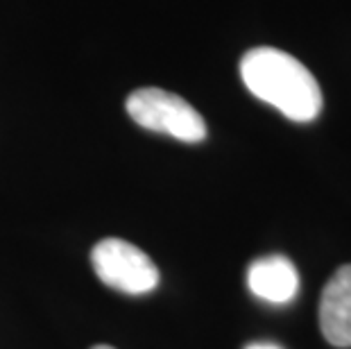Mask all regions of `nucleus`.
<instances>
[{
  "label": "nucleus",
  "instance_id": "obj_1",
  "mask_svg": "<svg viewBox=\"0 0 351 349\" xmlns=\"http://www.w3.org/2000/svg\"><path fill=\"white\" fill-rule=\"evenodd\" d=\"M241 77L252 95L295 123H308L322 111V88L317 80L300 59L279 48H254L245 53Z\"/></svg>",
  "mask_w": 351,
  "mask_h": 349
},
{
  "label": "nucleus",
  "instance_id": "obj_2",
  "mask_svg": "<svg viewBox=\"0 0 351 349\" xmlns=\"http://www.w3.org/2000/svg\"><path fill=\"white\" fill-rule=\"evenodd\" d=\"M127 114L141 128L170 134L184 143H199L206 139V123L199 111L163 88H136L127 98Z\"/></svg>",
  "mask_w": 351,
  "mask_h": 349
},
{
  "label": "nucleus",
  "instance_id": "obj_3",
  "mask_svg": "<svg viewBox=\"0 0 351 349\" xmlns=\"http://www.w3.org/2000/svg\"><path fill=\"white\" fill-rule=\"evenodd\" d=\"M93 270L102 284L127 295H145L159 286V270L136 245L123 239H102L91 252Z\"/></svg>",
  "mask_w": 351,
  "mask_h": 349
},
{
  "label": "nucleus",
  "instance_id": "obj_4",
  "mask_svg": "<svg viewBox=\"0 0 351 349\" xmlns=\"http://www.w3.org/2000/svg\"><path fill=\"white\" fill-rule=\"evenodd\" d=\"M322 336L335 347H351V263L328 279L319 300Z\"/></svg>",
  "mask_w": 351,
  "mask_h": 349
},
{
  "label": "nucleus",
  "instance_id": "obj_5",
  "mask_svg": "<svg viewBox=\"0 0 351 349\" xmlns=\"http://www.w3.org/2000/svg\"><path fill=\"white\" fill-rule=\"evenodd\" d=\"M247 286L261 300L288 304L300 291V274L286 256H263L250 265Z\"/></svg>",
  "mask_w": 351,
  "mask_h": 349
},
{
  "label": "nucleus",
  "instance_id": "obj_6",
  "mask_svg": "<svg viewBox=\"0 0 351 349\" xmlns=\"http://www.w3.org/2000/svg\"><path fill=\"white\" fill-rule=\"evenodd\" d=\"M245 349H281L279 345H272V343H252Z\"/></svg>",
  "mask_w": 351,
  "mask_h": 349
},
{
  "label": "nucleus",
  "instance_id": "obj_7",
  "mask_svg": "<svg viewBox=\"0 0 351 349\" xmlns=\"http://www.w3.org/2000/svg\"><path fill=\"white\" fill-rule=\"evenodd\" d=\"M93 349H114V347H109V345H95Z\"/></svg>",
  "mask_w": 351,
  "mask_h": 349
}]
</instances>
